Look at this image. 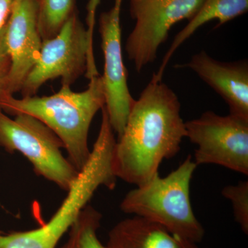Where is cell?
Wrapping results in <instances>:
<instances>
[{"label": "cell", "mask_w": 248, "mask_h": 248, "mask_svg": "<svg viewBox=\"0 0 248 248\" xmlns=\"http://www.w3.org/2000/svg\"><path fill=\"white\" fill-rule=\"evenodd\" d=\"M185 122L177 94L162 81L152 79L134 102L125 128L116 142L112 170L117 178L140 186L174 157L186 138Z\"/></svg>", "instance_id": "obj_1"}, {"label": "cell", "mask_w": 248, "mask_h": 248, "mask_svg": "<svg viewBox=\"0 0 248 248\" xmlns=\"http://www.w3.org/2000/svg\"><path fill=\"white\" fill-rule=\"evenodd\" d=\"M89 81L87 89L82 92L62 86L58 93L45 97L17 99L6 94L0 100V108L9 115L27 114L45 124L60 139L68 160L81 172L91 156L88 146L90 126L106 102L102 76L93 77Z\"/></svg>", "instance_id": "obj_2"}, {"label": "cell", "mask_w": 248, "mask_h": 248, "mask_svg": "<svg viewBox=\"0 0 248 248\" xmlns=\"http://www.w3.org/2000/svg\"><path fill=\"white\" fill-rule=\"evenodd\" d=\"M197 167L188 155L169 175L161 177L158 173L128 192L120 204L121 210L158 223L187 242L199 244L205 231L190 201L191 179Z\"/></svg>", "instance_id": "obj_3"}, {"label": "cell", "mask_w": 248, "mask_h": 248, "mask_svg": "<svg viewBox=\"0 0 248 248\" xmlns=\"http://www.w3.org/2000/svg\"><path fill=\"white\" fill-rule=\"evenodd\" d=\"M84 74L89 79L99 76L87 30L75 12L58 35L42 41L40 56L20 92L22 97L34 96L45 83L57 78L62 86H71Z\"/></svg>", "instance_id": "obj_4"}, {"label": "cell", "mask_w": 248, "mask_h": 248, "mask_svg": "<svg viewBox=\"0 0 248 248\" xmlns=\"http://www.w3.org/2000/svg\"><path fill=\"white\" fill-rule=\"evenodd\" d=\"M0 146L9 153L19 152L33 166L36 174L68 191L79 172L63 156L60 139L32 116L19 114L14 120L0 108Z\"/></svg>", "instance_id": "obj_5"}, {"label": "cell", "mask_w": 248, "mask_h": 248, "mask_svg": "<svg viewBox=\"0 0 248 248\" xmlns=\"http://www.w3.org/2000/svg\"><path fill=\"white\" fill-rule=\"evenodd\" d=\"M186 138L197 146V166L215 164L248 174V120L229 114L207 111L185 122Z\"/></svg>", "instance_id": "obj_6"}, {"label": "cell", "mask_w": 248, "mask_h": 248, "mask_svg": "<svg viewBox=\"0 0 248 248\" xmlns=\"http://www.w3.org/2000/svg\"><path fill=\"white\" fill-rule=\"evenodd\" d=\"M204 0H129L131 17L135 20L125 51L140 73L156 58L160 46L169 37L171 28L190 19Z\"/></svg>", "instance_id": "obj_7"}, {"label": "cell", "mask_w": 248, "mask_h": 248, "mask_svg": "<svg viewBox=\"0 0 248 248\" xmlns=\"http://www.w3.org/2000/svg\"><path fill=\"white\" fill-rule=\"evenodd\" d=\"M123 0H115L113 6L99 17V33L104 58L102 76L105 95V108L109 122L120 138L135 99L129 91L127 71L122 48L120 15Z\"/></svg>", "instance_id": "obj_8"}, {"label": "cell", "mask_w": 248, "mask_h": 248, "mask_svg": "<svg viewBox=\"0 0 248 248\" xmlns=\"http://www.w3.org/2000/svg\"><path fill=\"white\" fill-rule=\"evenodd\" d=\"M38 0H16L4 27L5 43L11 61L8 91L22 90L40 56L42 45L38 26Z\"/></svg>", "instance_id": "obj_9"}, {"label": "cell", "mask_w": 248, "mask_h": 248, "mask_svg": "<svg viewBox=\"0 0 248 248\" xmlns=\"http://www.w3.org/2000/svg\"><path fill=\"white\" fill-rule=\"evenodd\" d=\"M67 192L58 211L40 228L6 234L0 232V248H55L80 211L88 205L96 187L89 178L79 176Z\"/></svg>", "instance_id": "obj_10"}, {"label": "cell", "mask_w": 248, "mask_h": 248, "mask_svg": "<svg viewBox=\"0 0 248 248\" xmlns=\"http://www.w3.org/2000/svg\"><path fill=\"white\" fill-rule=\"evenodd\" d=\"M177 68L195 72L227 103L230 114L248 120V64L246 61L222 62L202 50Z\"/></svg>", "instance_id": "obj_11"}, {"label": "cell", "mask_w": 248, "mask_h": 248, "mask_svg": "<svg viewBox=\"0 0 248 248\" xmlns=\"http://www.w3.org/2000/svg\"><path fill=\"white\" fill-rule=\"evenodd\" d=\"M108 248H198L166 228L138 216L119 222L109 232Z\"/></svg>", "instance_id": "obj_12"}, {"label": "cell", "mask_w": 248, "mask_h": 248, "mask_svg": "<svg viewBox=\"0 0 248 248\" xmlns=\"http://www.w3.org/2000/svg\"><path fill=\"white\" fill-rule=\"evenodd\" d=\"M248 10V0H204L200 9L194 15L193 17L189 19L187 25L174 37L172 45L163 59L159 69L157 73L153 74L152 79L162 81L165 69L173 54L201 27L210 21L216 19L218 22L216 28L220 27L246 14Z\"/></svg>", "instance_id": "obj_13"}, {"label": "cell", "mask_w": 248, "mask_h": 248, "mask_svg": "<svg viewBox=\"0 0 248 248\" xmlns=\"http://www.w3.org/2000/svg\"><path fill=\"white\" fill-rule=\"evenodd\" d=\"M102 218L98 210L86 205L71 225L68 241L62 248H108L100 242L97 234Z\"/></svg>", "instance_id": "obj_14"}, {"label": "cell", "mask_w": 248, "mask_h": 248, "mask_svg": "<svg viewBox=\"0 0 248 248\" xmlns=\"http://www.w3.org/2000/svg\"><path fill=\"white\" fill-rule=\"evenodd\" d=\"M76 0H38V26L42 41L53 38L75 13Z\"/></svg>", "instance_id": "obj_15"}, {"label": "cell", "mask_w": 248, "mask_h": 248, "mask_svg": "<svg viewBox=\"0 0 248 248\" xmlns=\"http://www.w3.org/2000/svg\"><path fill=\"white\" fill-rule=\"evenodd\" d=\"M222 195L231 201L235 221L245 234L248 233V181H241L236 185L227 186Z\"/></svg>", "instance_id": "obj_16"}, {"label": "cell", "mask_w": 248, "mask_h": 248, "mask_svg": "<svg viewBox=\"0 0 248 248\" xmlns=\"http://www.w3.org/2000/svg\"><path fill=\"white\" fill-rule=\"evenodd\" d=\"M11 66V58L5 43L4 28L0 32V100L6 94H11L8 91Z\"/></svg>", "instance_id": "obj_17"}, {"label": "cell", "mask_w": 248, "mask_h": 248, "mask_svg": "<svg viewBox=\"0 0 248 248\" xmlns=\"http://www.w3.org/2000/svg\"><path fill=\"white\" fill-rule=\"evenodd\" d=\"M101 0H89L87 4V17H86V30L91 48H93V33L96 22V14Z\"/></svg>", "instance_id": "obj_18"}, {"label": "cell", "mask_w": 248, "mask_h": 248, "mask_svg": "<svg viewBox=\"0 0 248 248\" xmlns=\"http://www.w3.org/2000/svg\"><path fill=\"white\" fill-rule=\"evenodd\" d=\"M16 0H0V32L7 24Z\"/></svg>", "instance_id": "obj_19"}]
</instances>
